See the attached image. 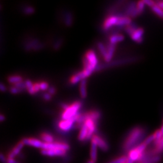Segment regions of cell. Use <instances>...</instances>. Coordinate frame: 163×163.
<instances>
[{
  "mask_svg": "<svg viewBox=\"0 0 163 163\" xmlns=\"http://www.w3.org/2000/svg\"><path fill=\"white\" fill-rule=\"evenodd\" d=\"M24 144L21 141L19 142L12 149V150L8 154V158H12L14 159L16 156L19 155L21 153V150L22 149L23 147H24Z\"/></svg>",
  "mask_w": 163,
  "mask_h": 163,
  "instance_id": "cell-14",
  "label": "cell"
},
{
  "mask_svg": "<svg viewBox=\"0 0 163 163\" xmlns=\"http://www.w3.org/2000/svg\"><path fill=\"white\" fill-rule=\"evenodd\" d=\"M9 91H10V92L12 93V94H19V93H21L22 92H23L24 91H22L15 86H14L13 85L12 86H11L9 89Z\"/></svg>",
  "mask_w": 163,
  "mask_h": 163,
  "instance_id": "cell-38",
  "label": "cell"
},
{
  "mask_svg": "<svg viewBox=\"0 0 163 163\" xmlns=\"http://www.w3.org/2000/svg\"><path fill=\"white\" fill-rule=\"evenodd\" d=\"M82 106V102L80 101H75L64 111H62L60 114L61 119L63 120H69L74 117L80 112L79 111Z\"/></svg>",
  "mask_w": 163,
  "mask_h": 163,
  "instance_id": "cell-3",
  "label": "cell"
},
{
  "mask_svg": "<svg viewBox=\"0 0 163 163\" xmlns=\"http://www.w3.org/2000/svg\"><path fill=\"white\" fill-rule=\"evenodd\" d=\"M154 141H155V135H154V133H153L145 138V139L143 141V143L148 146L150 143H153Z\"/></svg>",
  "mask_w": 163,
  "mask_h": 163,
  "instance_id": "cell-34",
  "label": "cell"
},
{
  "mask_svg": "<svg viewBox=\"0 0 163 163\" xmlns=\"http://www.w3.org/2000/svg\"><path fill=\"white\" fill-rule=\"evenodd\" d=\"M145 4L143 1H139L136 3V10L139 15H140L145 9Z\"/></svg>",
  "mask_w": 163,
  "mask_h": 163,
  "instance_id": "cell-31",
  "label": "cell"
},
{
  "mask_svg": "<svg viewBox=\"0 0 163 163\" xmlns=\"http://www.w3.org/2000/svg\"><path fill=\"white\" fill-rule=\"evenodd\" d=\"M86 79V77L83 72V71L79 72L78 73H75L74 74H73L70 79L69 80V83H70L72 85H75L76 83H77L79 82H81L82 80Z\"/></svg>",
  "mask_w": 163,
  "mask_h": 163,
  "instance_id": "cell-16",
  "label": "cell"
},
{
  "mask_svg": "<svg viewBox=\"0 0 163 163\" xmlns=\"http://www.w3.org/2000/svg\"><path fill=\"white\" fill-rule=\"evenodd\" d=\"M70 146L69 145L64 142H55L52 143H44L42 149L44 150H50V149H61L68 151Z\"/></svg>",
  "mask_w": 163,
  "mask_h": 163,
  "instance_id": "cell-8",
  "label": "cell"
},
{
  "mask_svg": "<svg viewBox=\"0 0 163 163\" xmlns=\"http://www.w3.org/2000/svg\"><path fill=\"white\" fill-rule=\"evenodd\" d=\"M146 136V130L140 126H136L132 129L126 137L123 143L122 149L126 152H129L143 143Z\"/></svg>",
  "mask_w": 163,
  "mask_h": 163,
  "instance_id": "cell-1",
  "label": "cell"
},
{
  "mask_svg": "<svg viewBox=\"0 0 163 163\" xmlns=\"http://www.w3.org/2000/svg\"><path fill=\"white\" fill-rule=\"evenodd\" d=\"M147 146L143 143L138 146L135 149L131 150L128 152V159H131L133 162H138L140 159L142 155L146 151Z\"/></svg>",
  "mask_w": 163,
  "mask_h": 163,
  "instance_id": "cell-6",
  "label": "cell"
},
{
  "mask_svg": "<svg viewBox=\"0 0 163 163\" xmlns=\"http://www.w3.org/2000/svg\"><path fill=\"white\" fill-rule=\"evenodd\" d=\"M145 30L143 28H138L137 30L131 36L132 39L138 44H141L143 41V35Z\"/></svg>",
  "mask_w": 163,
  "mask_h": 163,
  "instance_id": "cell-13",
  "label": "cell"
},
{
  "mask_svg": "<svg viewBox=\"0 0 163 163\" xmlns=\"http://www.w3.org/2000/svg\"><path fill=\"white\" fill-rule=\"evenodd\" d=\"M80 112L76 115L73 119L66 120H61L60 121H59L57 124L58 131H59L60 133L65 134L67 133L68 132H69V131H71L73 129V128L74 127L76 122L80 115Z\"/></svg>",
  "mask_w": 163,
  "mask_h": 163,
  "instance_id": "cell-4",
  "label": "cell"
},
{
  "mask_svg": "<svg viewBox=\"0 0 163 163\" xmlns=\"http://www.w3.org/2000/svg\"><path fill=\"white\" fill-rule=\"evenodd\" d=\"M125 39V36L122 34H115L110 35L109 37V42L116 45L119 42L123 41Z\"/></svg>",
  "mask_w": 163,
  "mask_h": 163,
  "instance_id": "cell-24",
  "label": "cell"
},
{
  "mask_svg": "<svg viewBox=\"0 0 163 163\" xmlns=\"http://www.w3.org/2000/svg\"><path fill=\"white\" fill-rule=\"evenodd\" d=\"M22 11L24 15H32L35 12V9L30 6H26L22 8Z\"/></svg>",
  "mask_w": 163,
  "mask_h": 163,
  "instance_id": "cell-33",
  "label": "cell"
},
{
  "mask_svg": "<svg viewBox=\"0 0 163 163\" xmlns=\"http://www.w3.org/2000/svg\"><path fill=\"white\" fill-rule=\"evenodd\" d=\"M128 160V156H122L115 158L112 161L107 163H125Z\"/></svg>",
  "mask_w": 163,
  "mask_h": 163,
  "instance_id": "cell-32",
  "label": "cell"
},
{
  "mask_svg": "<svg viewBox=\"0 0 163 163\" xmlns=\"http://www.w3.org/2000/svg\"><path fill=\"white\" fill-rule=\"evenodd\" d=\"M40 137L41 140L45 143H52L55 142V138L50 132H43L41 133Z\"/></svg>",
  "mask_w": 163,
  "mask_h": 163,
  "instance_id": "cell-20",
  "label": "cell"
},
{
  "mask_svg": "<svg viewBox=\"0 0 163 163\" xmlns=\"http://www.w3.org/2000/svg\"><path fill=\"white\" fill-rule=\"evenodd\" d=\"M14 86L22 90V91H24L25 89H27L26 88V83L25 82H19V83H17L15 85H13Z\"/></svg>",
  "mask_w": 163,
  "mask_h": 163,
  "instance_id": "cell-37",
  "label": "cell"
},
{
  "mask_svg": "<svg viewBox=\"0 0 163 163\" xmlns=\"http://www.w3.org/2000/svg\"><path fill=\"white\" fill-rule=\"evenodd\" d=\"M125 163H134V162H133V161H131V159H128V160H127V161H126Z\"/></svg>",
  "mask_w": 163,
  "mask_h": 163,
  "instance_id": "cell-49",
  "label": "cell"
},
{
  "mask_svg": "<svg viewBox=\"0 0 163 163\" xmlns=\"http://www.w3.org/2000/svg\"><path fill=\"white\" fill-rule=\"evenodd\" d=\"M25 83H26V88H27V90H29V89H30L31 88L33 87V82L29 80V79H27L25 81Z\"/></svg>",
  "mask_w": 163,
  "mask_h": 163,
  "instance_id": "cell-42",
  "label": "cell"
},
{
  "mask_svg": "<svg viewBox=\"0 0 163 163\" xmlns=\"http://www.w3.org/2000/svg\"><path fill=\"white\" fill-rule=\"evenodd\" d=\"M62 43H63V39L62 38L58 39L53 44V49L58 50L62 45Z\"/></svg>",
  "mask_w": 163,
  "mask_h": 163,
  "instance_id": "cell-36",
  "label": "cell"
},
{
  "mask_svg": "<svg viewBox=\"0 0 163 163\" xmlns=\"http://www.w3.org/2000/svg\"><path fill=\"white\" fill-rule=\"evenodd\" d=\"M21 142L24 144V145L41 149L44 144V143H42L39 139L35 138H24L22 139Z\"/></svg>",
  "mask_w": 163,
  "mask_h": 163,
  "instance_id": "cell-11",
  "label": "cell"
},
{
  "mask_svg": "<svg viewBox=\"0 0 163 163\" xmlns=\"http://www.w3.org/2000/svg\"><path fill=\"white\" fill-rule=\"evenodd\" d=\"M44 47V44L38 39H32L27 41L24 44V50L27 52L38 51Z\"/></svg>",
  "mask_w": 163,
  "mask_h": 163,
  "instance_id": "cell-9",
  "label": "cell"
},
{
  "mask_svg": "<svg viewBox=\"0 0 163 163\" xmlns=\"http://www.w3.org/2000/svg\"><path fill=\"white\" fill-rule=\"evenodd\" d=\"M40 88L41 91H46L49 89V84L45 82V81H42L40 83Z\"/></svg>",
  "mask_w": 163,
  "mask_h": 163,
  "instance_id": "cell-39",
  "label": "cell"
},
{
  "mask_svg": "<svg viewBox=\"0 0 163 163\" xmlns=\"http://www.w3.org/2000/svg\"><path fill=\"white\" fill-rule=\"evenodd\" d=\"M87 117L91 119L96 123H98L99 120L101 117V113L100 111L97 110H92L89 112H86Z\"/></svg>",
  "mask_w": 163,
  "mask_h": 163,
  "instance_id": "cell-22",
  "label": "cell"
},
{
  "mask_svg": "<svg viewBox=\"0 0 163 163\" xmlns=\"http://www.w3.org/2000/svg\"><path fill=\"white\" fill-rule=\"evenodd\" d=\"M63 23L66 27H70L73 22V16L71 12L67 11L63 13Z\"/></svg>",
  "mask_w": 163,
  "mask_h": 163,
  "instance_id": "cell-21",
  "label": "cell"
},
{
  "mask_svg": "<svg viewBox=\"0 0 163 163\" xmlns=\"http://www.w3.org/2000/svg\"><path fill=\"white\" fill-rule=\"evenodd\" d=\"M48 92L50 94H51L52 96L55 95V94H56V88H55L54 86H50L49 88V89H48Z\"/></svg>",
  "mask_w": 163,
  "mask_h": 163,
  "instance_id": "cell-44",
  "label": "cell"
},
{
  "mask_svg": "<svg viewBox=\"0 0 163 163\" xmlns=\"http://www.w3.org/2000/svg\"><path fill=\"white\" fill-rule=\"evenodd\" d=\"M97 48H98V50H99L100 53L101 54V55L105 59V58H106V55H107L106 45H104V44H103L101 42H99L97 43Z\"/></svg>",
  "mask_w": 163,
  "mask_h": 163,
  "instance_id": "cell-27",
  "label": "cell"
},
{
  "mask_svg": "<svg viewBox=\"0 0 163 163\" xmlns=\"http://www.w3.org/2000/svg\"><path fill=\"white\" fill-rule=\"evenodd\" d=\"M87 163H95L94 161H92L91 159H90V160H89L88 161V162Z\"/></svg>",
  "mask_w": 163,
  "mask_h": 163,
  "instance_id": "cell-51",
  "label": "cell"
},
{
  "mask_svg": "<svg viewBox=\"0 0 163 163\" xmlns=\"http://www.w3.org/2000/svg\"><path fill=\"white\" fill-rule=\"evenodd\" d=\"M41 153L43 155L47 156H60L65 157L67 156V151L61 149H50V150H44L42 149Z\"/></svg>",
  "mask_w": 163,
  "mask_h": 163,
  "instance_id": "cell-10",
  "label": "cell"
},
{
  "mask_svg": "<svg viewBox=\"0 0 163 163\" xmlns=\"http://www.w3.org/2000/svg\"><path fill=\"white\" fill-rule=\"evenodd\" d=\"M143 2L145 3V5H146L151 8L152 7H153L155 5H156V2L152 1V0H145V1H143Z\"/></svg>",
  "mask_w": 163,
  "mask_h": 163,
  "instance_id": "cell-40",
  "label": "cell"
},
{
  "mask_svg": "<svg viewBox=\"0 0 163 163\" xmlns=\"http://www.w3.org/2000/svg\"><path fill=\"white\" fill-rule=\"evenodd\" d=\"M153 133L155 135V141L153 142V144L155 146V147H156L159 145L160 142L161 141L162 138H163V136L160 130L156 131Z\"/></svg>",
  "mask_w": 163,
  "mask_h": 163,
  "instance_id": "cell-28",
  "label": "cell"
},
{
  "mask_svg": "<svg viewBox=\"0 0 163 163\" xmlns=\"http://www.w3.org/2000/svg\"><path fill=\"white\" fill-rule=\"evenodd\" d=\"M7 163H21L19 161H18L17 160L15 159L12 158H7Z\"/></svg>",
  "mask_w": 163,
  "mask_h": 163,
  "instance_id": "cell-45",
  "label": "cell"
},
{
  "mask_svg": "<svg viewBox=\"0 0 163 163\" xmlns=\"http://www.w3.org/2000/svg\"><path fill=\"white\" fill-rule=\"evenodd\" d=\"M119 18V16L115 15H109L103 21L102 25L103 30L105 32H107L116 27Z\"/></svg>",
  "mask_w": 163,
  "mask_h": 163,
  "instance_id": "cell-7",
  "label": "cell"
},
{
  "mask_svg": "<svg viewBox=\"0 0 163 163\" xmlns=\"http://www.w3.org/2000/svg\"><path fill=\"white\" fill-rule=\"evenodd\" d=\"M88 134V129L86 125L84 123L80 128V131L78 136V139L80 142H82L86 141Z\"/></svg>",
  "mask_w": 163,
  "mask_h": 163,
  "instance_id": "cell-23",
  "label": "cell"
},
{
  "mask_svg": "<svg viewBox=\"0 0 163 163\" xmlns=\"http://www.w3.org/2000/svg\"><path fill=\"white\" fill-rule=\"evenodd\" d=\"M42 98L45 101H50L52 99V96L49 92H45L42 95Z\"/></svg>",
  "mask_w": 163,
  "mask_h": 163,
  "instance_id": "cell-41",
  "label": "cell"
},
{
  "mask_svg": "<svg viewBox=\"0 0 163 163\" xmlns=\"http://www.w3.org/2000/svg\"><path fill=\"white\" fill-rule=\"evenodd\" d=\"M151 9L154 12V13H155L158 17L163 18V10L161 8H160L158 6H157L156 4Z\"/></svg>",
  "mask_w": 163,
  "mask_h": 163,
  "instance_id": "cell-30",
  "label": "cell"
},
{
  "mask_svg": "<svg viewBox=\"0 0 163 163\" xmlns=\"http://www.w3.org/2000/svg\"><path fill=\"white\" fill-rule=\"evenodd\" d=\"M33 88H34V90H35V94H36V93L38 92L41 90L40 83L39 82L34 83H33Z\"/></svg>",
  "mask_w": 163,
  "mask_h": 163,
  "instance_id": "cell-43",
  "label": "cell"
},
{
  "mask_svg": "<svg viewBox=\"0 0 163 163\" xmlns=\"http://www.w3.org/2000/svg\"><path fill=\"white\" fill-rule=\"evenodd\" d=\"M131 24H132V20L130 17H128L125 16H119L116 27H120V28H123V27L125 28L126 26L130 25Z\"/></svg>",
  "mask_w": 163,
  "mask_h": 163,
  "instance_id": "cell-17",
  "label": "cell"
},
{
  "mask_svg": "<svg viewBox=\"0 0 163 163\" xmlns=\"http://www.w3.org/2000/svg\"><path fill=\"white\" fill-rule=\"evenodd\" d=\"M7 81L10 83L15 85L17 83L22 82L23 81V77L21 76L18 75V74L11 75V76H9L7 77Z\"/></svg>",
  "mask_w": 163,
  "mask_h": 163,
  "instance_id": "cell-26",
  "label": "cell"
},
{
  "mask_svg": "<svg viewBox=\"0 0 163 163\" xmlns=\"http://www.w3.org/2000/svg\"><path fill=\"white\" fill-rule=\"evenodd\" d=\"M79 91L80 94L82 99H85L87 96L86 92V79H85L80 82L79 86Z\"/></svg>",
  "mask_w": 163,
  "mask_h": 163,
  "instance_id": "cell-25",
  "label": "cell"
},
{
  "mask_svg": "<svg viewBox=\"0 0 163 163\" xmlns=\"http://www.w3.org/2000/svg\"><path fill=\"white\" fill-rule=\"evenodd\" d=\"M83 69L82 71L86 78L91 76L94 71H96L98 66V60L94 51L92 50L86 51L83 56Z\"/></svg>",
  "mask_w": 163,
  "mask_h": 163,
  "instance_id": "cell-2",
  "label": "cell"
},
{
  "mask_svg": "<svg viewBox=\"0 0 163 163\" xmlns=\"http://www.w3.org/2000/svg\"><path fill=\"white\" fill-rule=\"evenodd\" d=\"M161 159L159 155H157L155 149L146 150L136 163H158Z\"/></svg>",
  "mask_w": 163,
  "mask_h": 163,
  "instance_id": "cell-5",
  "label": "cell"
},
{
  "mask_svg": "<svg viewBox=\"0 0 163 163\" xmlns=\"http://www.w3.org/2000/svg\"><path fill=\"white\" fill-rule=\"evenodd\" d=\"M91 139L93 141H94L96 144L97 145V146L103 151L106 152L109 149V145L108 143L105 140V139L100 136L94 134L92 136Z\"/></svg>",
  "mask_w": 163,
  "mask_h": 163,
  "instance_id": "cell-12",
  "label": "cell"
},
{
  "mask_svg": "<svg viewBox=\"0 0 163 163\" xmlns=\"http://www.w3.org/2000/svg\"><path fill=\"white\" fill-rule=\"evenodd\" d=\"M0 159H1V161L2 162V163H7V159L5 158L3 153H1V155H0Z\"/></svg>",
  "mask_w": 163,
  "mask_h": 163,
  "instance_id": "cell-46",
  "label": "cell"
},
{
  "mask_svg": "<svg viewBox=\"0 0 163 163\" xmlns=\"http://www.w3.org/2000/svg\"><path fill=\"white\" fill-rule=\"evenodd\" d=\"M97 145L96 143L91 139V150H90V156L91 159L94 161V162H96L97 158Z\"/></svg>",
  "mask_w": 163,
  "mask_h": 163,
  "instance_id": "cell-18",
  "label": "cell"
},
{
  "mask_svg": "<svg viewBox=\"0 0 163 163\" xmlns=\"http://www.w3.org/2000/svg\"><path fill=\"white\" fill-rule=\"evenodd\" d=\"M154 149L157 155H159L160 153L163 152V138H162L161 141L160 142L159 145L156 147H155Z\"/></svg>",
  "mask_w": 163,
  "mask_h": 163,
  "instance_id": "cell-35",
  "label": "cell"
},
{
  "mask_svg": "<svg viewBox=\"0 0 163 163\" xmlns=\"http://www.w3.org/2000/svg\"><path fill=\"white\" fill-rule=\"evenodd\" d=\"M138 28V27L135 24H132H132H131L130 25L126 26L124 29L125 32H126V33L131 36L137 30Z\"/></svg>",
  "mask_w": 163,
  "mask_h": 163,
  "instance_id": "cell-29",
  "label": "cell"
},
{
  "mask_svg": "<svg viewBox=\"0 0 163 163\" xmlns=\"http://www.w3.org/2000/svg\"><path fill=\"white\" fill-rule=\"evenodd\" d=\"M5 120V116H4V115L1 114L0 115V120L1 122H3Z\"/></svg>",
  "mask_w": 163,
  "mask_h": 163,
  "instance_id": "cell-48",
  "label": "cell"
},
{
  "mask_svg": "<svg viewBox=\"0 0 163 163\" xmlns=\"http://www.w3.org/2000/svg\"><path fill=\"white\" fill-rule=\"evenodd\" d=\"M106 45L107 48V55L106 58H105V61L108 63L110 62V61L111 60L113 57V55L114 54V52L116 49V45H114L109 42Z\"/></svg>",
  "mask_w": 163,
  "mask_h": 163,
  "instance_id": "cell-15",
  "label": "cell"
},
{
  "mask_svg": "<svg viewBox=\"0 0 163 163\" xmlns=\"http://www.w3.org/2000/svg\"><path fill=\"white\" fill-rule=\"evenodd\" d=\"M160 131H161V133H162V136H163V125H162V126H161V129H160Z\"/></svg>",
  "mask_w": 163,
  "mask_h": 163,
  "instance_id": "cell-50",
  "label": "cell"
},
{
  "mask_svg": "<svg viewBox=\"0 0 163 163\" xmlns=\"http://www.w3.org/2000/svg\"><path fill=\"white\" fill-rule=\"evenodd\" d=\"M137 58H126L125 59H121V60H117L114 62H111V63H108V66H116V65H121L123 64H126L127 63H131V62H134L136 60H137Z\"/></svg>",
  "mask_w": 163,
  "mask_h": 163,
  "instance_id": "cell-19",
  "label": "cell"
},
{
  "mask_svg": "<svg viewBox=\"0 0 163 163\" xmlns=\"http://www.w3.org/2000/svg\"><path fill=\"white\" fill-rule=\"evenodd\" d=\"M0 89L2 92H5L7 90L6 86L3 83H1V84H0Z\"/></svg>",
  "mask_w": 163,
  "mask_h": 163,
  "instance_id": "cell-47",
  "label": "cell"
}]
</instances>
